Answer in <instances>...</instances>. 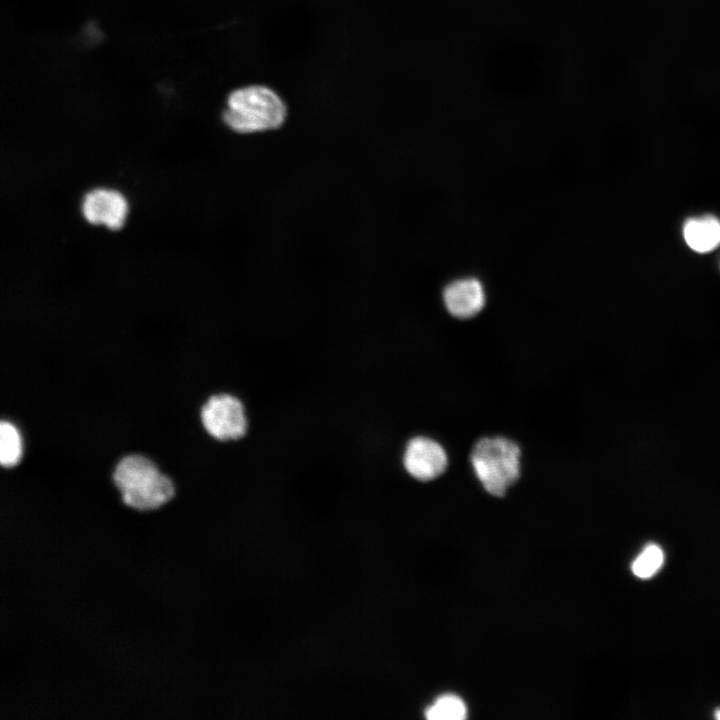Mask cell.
Returning a JSON list of instances; mask_svg holds the SVG:
<instances>
[{
    "label": "cell",
    "instance_id": "4",
    "mask_svg": "<svg viewBox=\"0 0 720 720\" xmlns=\"http://www.w3.org/2000/svg\"><path fill=\"white\" fill-rule=\"evenodd\" d=\"M200 419L206 433L220 443H239L248 437L252 428L248 403L232 391L210 395L201 407Z\"/></svg>",
    "mask_w": 720,
    "mask_h": 720
},
{
    "label": "cell",
    "instance_id": "7",
    "mask_svg": "<svg viewBox=\"0 0 720 720\" xmlns=\"http://www.w3.org/2000/svg\"><path fill=\"white\" fill-rule=\"evenodd\" d=\"M81 210L89 223L103 224L111 230H118L124 224L128 205L120 192L99 188L84 196Z\"/></svg>",
    "mask_w": 720,
    "mask_h": 720
},
{
    "label": "cell",
    "instance_id": "5",
    "mask_svg": "<svg viewBox=\"0 0 720 720\" xmlns=\"http://www.w3.org/2000/svg\"><path fill=\"white\" fill-rule=\"evenodd\" d=\"M399 467L411 479L427 483L439 478L448 467L443 446L425 435H413L399 452Z\"/></svg>",
    "mask_w": 720,
    "mask_h": 720
},
{
    "label": "cell",
    "instance_id": "12",
    "mask_svg": "<svg viewBox=\"0 0 720 720\" xmlns=\"http://www.w3.org/2000/svg\"><path fill=\"white\" fill-rule=\"evenodd\" d=\"M714 716H715L716 719L720 720V709H717V710L715 711V715H714Z\"/></svg>",
    "mask_w": 720,
    "mask_h": 720
},
{
    "label": "cell",
    "instance_id": "9",
    "mask_svg": "<svg viewBox=\"0 0 720 720\" xmlns=\"http://www.w3.org/2000/svg\"><path fill=\"white\" fill-rule=\"evenodd\" d=\"M467 712L465 702L459 696L445 694L425 710V716L430 720H463Z\"/></svg>",
    "mask_w": 720,
    "mask_h": 720
},
{
    "label": "cell",
    "instance_id": "1",
    "mask_svg": "<svg viewBox=\"0 0 720 720\" xmlns=\"http://www.w3.org/2000/svg\"><path fill=\"white\" fill-rule=\"evenodd\" d=\"M286 115V105L276 92L252 85L229 94L223 121L234 132L250 134L279 128Z\"/></svg>",
    "mask_w": 720,
    "mask_h": 720
},
{
    "label": "cell",
    "instance_id": "6",
    "mask_svg": "<svg viewBox=\"0 0 720 720\" xmlns=\"http://www.w3.org/2000/svg\"><path fill=\"white\" fill-rule=\"evenodd\" d=\"M442 301L452 317L467 320L483 310L486 304V293L479 279L460 277L450 281L444 287Z\"/></svg>",
    "mask_w": 720,
    "mask_h": 720
},
{
    "label": "cell",
    "instance_id": "3",
    "mask_svg": "<svg viewBox=\"0 0 720 720\" xmlns=\"http://www.w3.org/2000/svg\"><path fill=\"white\" fill-rule=\"evenodd\" d=\"M520 458V446L502 436L480 438L470 453L475 476L485 491L496 497H503L519 480Z\"/></svg>",
    "mask_w": 720,
    "mask_h": 720
},
{
    "label": "cell",
    "instance_id": "2",
    "mask_svg": "<svg viewBox=\"0 0 720 720\" xmlns=\"http://www.w3.org/2000/svg\"><path fill=\"white\" fill-rule=\"evenodd\" d=\"M113 480L123 502L138 510L158 508L174 494L171 480L141 455L122 458L115 467Z\"/></svg>",
    "mask_w": 720,
    "mask_h": 720
},
{
    "label": "cell",
    "instance_id": "11",
    "mask_svg": "<svg viewBox=\"0 0 720 720\" xmlns=\"http://www.w3.org/2000/svg\"><path fill=\"white\" fill-rule=\"evenodd\" d=\"M22 453L21 438L17 429L9 422L0 423V463L11 467L18 463Z\"/></svg>",
    "mask_w": 720,
    "mask_h": 720
},
{
    "label": "cell",
    "instance_id": "10",
    "mask_svg": "<svg viewBox=\"0 0 720 720\" xmlns=\"http://www.w3.org/2000/svg\"><path fill=\"white\" fill-rule=\"evenodd\" d=\"M664 564V553L660 546L654 543L647 544L638 554L631 565L636 577L648 579L653 577Z\"/></svg>",
    "mask_w": 720,
    "mask_h": 720
},
{
    "label": "cell",
    "instance_id": "8",
    "mask_svg": "<svg viewBox=\"0 0 720 720\" xmlns=\"http://www.w3.org/2000/svg\"><path fill=\"white\" fill-rule=\"evenodd\" d=\"M683 234L691 249L699 253L709 252L720 245V220L714 216L689 219Z\"/></svg>",
    "mask_w": 720,
    "mask_h": 720
}]
</instances>
